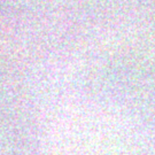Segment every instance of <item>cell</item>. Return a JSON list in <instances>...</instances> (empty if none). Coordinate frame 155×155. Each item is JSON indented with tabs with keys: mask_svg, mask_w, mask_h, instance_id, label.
<instances>
[]
</instances>
